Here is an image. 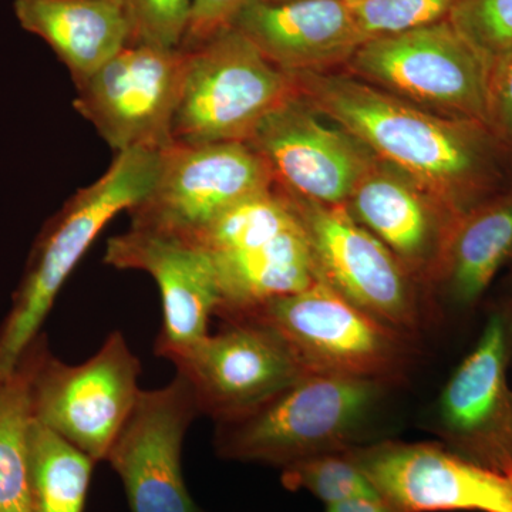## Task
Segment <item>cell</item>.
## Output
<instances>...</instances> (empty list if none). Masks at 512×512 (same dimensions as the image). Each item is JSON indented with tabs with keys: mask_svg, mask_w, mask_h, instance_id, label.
<instances>
[{
	"mask_svg": "<svg viewBox=\"0 0 512 512\" xmlns=\"http://www.w3.org/2000/svg\"><path fill=\"white\" fill-rule=\"evenodd\" d=\"M104 264L153 276L163 299L156 355L167 357L207 336L222 305L211 256L197 242L131 228L107 241Z\"/></svg>",
	"mask_w": 512,
	"mask_h": 512,
	"instance_id": "17",
	"label": "cell"
},
{
	"mask_svg": "<svg viewBox=\"0 0 512 512\" xmlns=\"http://www.w3.org/2000/svg\"><path fill=\"white\" fill-rule=\"evenodd\" d=\"M490 130L512 148V53L490 74Z\"/></svg>",
	"mask_w": 512,
	"mask_h": 512,
	"instance_id": "29",
	"label": "cell"
},
{
	"mask_svg": "<svg viewBox=\"0 0 512 512\" xmlns=\"http://www.w3.org/2000/svg\"><path fill=\"white\" fill-rule=\"evenodd\" d=\"M387 382L308 373L255 409L215 421L214 446L227 460L285 468L357 446Z\"/></svg>",
	"mask_w": 512,
	"mask_h": 512,
	"instance_id": "3",
	"label": "cell"
},
{
	"mask_svg": "<svg viewBox=\"0 0 512 512\" xmlns=\"http://www.w3.org/2000/svg\"><path fill=\"white\" fill-rule=\"evenodd\" d=\"M512 261V190L493 195L456 218L431 274L456 308L476 305Z\"/></svg>",
	"mask_w": 512,
	"mask_h": 512,
	"instance_id": "21",
	"label": "cell"
},
{
	"mask_svg": "<svg viewBox=\"0 0 512 512\" xmlns=\"http://www.w3.org/2000/svg\"><path fill=\"white\" fill-rule=\"evenodd\" d=\"M173 121L175 143H248L268 114L298 96L292 74L229 28L188 50Z\"/></svg>",
	"mask_w": 512,
	"mask_h": 512,
	"instance_id": "6",
	"label": "cell"
},
{
	"mask_svg": "<svg viewBox=\"0 0 512 512\" xmlns=\"http://www.w3.org/2000/svg\"><path fill=\"white\" fill-rule=\"evenodd\" d=\"M346 207L412 275L433 272L444 238L456 220L407 175L380 160L363 175Z\"/></svg>",
	"mask_w": 512,
	"mask_h": 512,
	"instance_id": "19",
	"label": "cell"
},
{
	"mask_svg": "<svg viewBox=\"0 0 512 512\" xmlns=\"http://www.w3.org/2000/svg\"><path fill=\"white\" fill-rule=\"evenodd\" d=\"M323 512H390L379 497H359L325 505Z\"/></svg>",
	"mask_w": 512,
	"mask_h": 512,
	"instance_id": "30",
	"label": "cell"
},
{
	"mask_svg": "<svg viewBox=\"0 0 512 512\" xmlns=\"http://www.w3.org/2000/svg\"><path fill=\"white\" fill-rule=\"evenodd\" d=\"M161 150L133 148L114 157L106 173L72 195L37 235L28 264L0 325V383L42 333L60 289L106 225L150 190Z\"/></svg>",
	"mask_w": 512,
	"mask_h": 512,
	"instance_id": "2",
	"label": "cell"
},
{
	"mask_svg": "<svg viewBox=\"0 0 512 512\" xmlns=\"http://www.w3.org/2000/svg\"><path fill=\"white\" fill-rule=\"evenodd\" d=\"M348 451L390 512H512V471L477 466L441 443L382 441Z\"/></svg>",
	"mask_w": 512,
	"mask_h": 512,
	"instance_id": "13",
	"label": "cell"
},
{
	"mask_svg": "<svg viewBox=\"0 0 512 512\" xmlns=\"http://www.w3.org/2000/svg\"><path fill=\"white\" fill-rule=\"evenodd\" d=\"M286 490H305L325 505L359 497H379L349 451L320 454L282 468Z\"/></svg>",
	"mask_w": 512,
	"mask_h": 512,
	"instance_id": "24",
	"label": "cell"
},
{
	"mask_svg": "<svg viewBox=\"0 0 512 512\" xmlns=\"http://www.w3.org/2000/svg\"><path fill=\"white\" fill-rule=\"evenodd\" d=\"M222 320L215 335L165 357L190 382L201 416L218 421L247 413L308 375L285 340L262 320Z\"/></svg>",
	"mask_w": 512,
	"mask_h": 512,
	"instance_id": "12",
	"label": "cell"
},
{
	"mask_svg": "<svg viewBox=\"0 0 512 512\" xmlns=\"http://www.w3.org/2000/svg\"><path fill=\"white\" fill-rule=\"evenodd\" d=\"M367 40L399 35L448 19L460 0H348Z\"/></svg>",
	"mask_w": 512,
	"mask_h": 512,
	"instance_id": "26",
	"label": "cell"
},
{
	"mask_svg": "<svg viewBox=\"0 0 512 512\" xmlns=\"http://www.w3.org/2000/svg\"><path fill=\"white\" fill-rule=\"evenodd\" d=\"M30 365L22 353L0 383V512H28Z\"/></svg>",
	"mask_w": 512,
	"mask_h": 512,
	"instance_id": "23",
	"label": "cell"
},
{
	"mask_svg": "<svg viewBox=\"0 0 512 512\" xmlns=\"http://www.w3.org/2000/svg\"><path fill=\"white\" fill-rule=\"evenodd\" d=\"M198 244L217 272L221 319L247 315L319 279L301 221L275 185L225 211Z\"/></svg>",
	"mask_w": 512,
	"mask_h": 512,
	"instance_id": "4",
	"label": "cell"
},
{
	"mask_svg": "<svg viewBox=\"0 0 512 512\" xmlns=\"http://www.w3.org/2000/svg\"><path fill=\"white\" fill-rule=\"evenodd\" d=\"M96 464L33 420L28 439V512H83Z\"/></svg>",
	"mask_w": 512,
	"mask_h": 512,
	"instance_id": "22",
	"label": "cell"
},
{
	"mask_svg": "<svg viewBox=\"0 0 512 512\" xmlns=\"http://www.w3.org/2000/svg\"><path fill=\"white\" fill-rule=\"evenodd\" d=\"M252 0H194L181 47L192 50L232 28L235 18Z\"/></svg>",
	"mask_w": 512,
	"mask_h": 512,
	"instance_id": "28",
	"label": "cell"
},
{
	"mask_svg": "<svg viewBox=\"0 0 512 512\" xmlns=\"http://www.w3.org/2000/svg\"><path fill=\"white\" fill-rule=\"evenodd\" d=\"M510 365L504 318L494 313L470 355L447 380L434 413V426L444 447L501 473L512 471Z\"/></svg>",
	"mask_w": 512,
	"mask_h": 512,
	"instance_id": "15",
	"label": "cell"
},
{
	"mask_svg": "<svg viewBox=\"0 0 512 512\" xmlns=\"http://www.w3.org/2000/svg\"><path fill=\"white\" fill-rule=\"evenodd\" d=\"M232 28L289 74L346 66L365 43L348 0H252Z\"/></svg>",
	"mask_w": 512,
	"mask_h": 512,
	"instance_id": "18",
	"label": "cell"
},
{
	"mask_svg": "<svg viewBox=\"0 0 512 512\" xmlns=\"http://www.w3.org/2000/svg\"><path fill=\"white\" fill-rule=\"evenodd\" d=\"M244 316L271 326L308 373L389 382L406 357L402 332L357 308L320 279Z\"/></svg>",
	"mask_w": 512,
	"mask_h": 512,
	"instance_id": "9",
	"label": "cell"
},
{
	"mask_svg": "<svg viewBox=\"0 0 512 512\" xmlns=\"http://www.w3.org/2000/svg\"><path fill=\"white\" fill-rule=\"evenodd\" d=\"M491 74L512 53V0H460L448 16Z\"/></svg>",
	"mask_w": 512,
	"mask_h": 512,
	"instance_id": "25",
	"label": "cell"
},
{
	"mask_svg": "<svg viewBox=\"0 0 512 512\" xmlns=\"http://www.w3.org/2000/svg\"><path fill=\"white\" fill-rule=\"evenodd\" d=\"M25 353L33 420L96 463L106 461L141 392L140 359L123 333L111 332L99 352L82 365H66L53 356L43 332Z\"/></svg>",
	"mask_w": 512,
	"mask_h": 512,
	"instance_id": "5",
	"label": "cell"
},
{
	"mask_svg": "<svg viewBox=\"0 0 512 512\" xmlns=\"http://www.w3.org/2000/svg\"><path fill=\"white\" fill-rule=\"evenodd\" d=\"M299 96L458 218L503 178V143L487 126L448 119L346 73L292 74Z\"/></svg>",
	"mask_w": 512,
	"mask_h": 512,
	"instance_id": "1",
	"label": "cell"
},
{
	"mask_svg": "<svg viewBox=\"0 0 512 512\" xmlns=\"http://www.w3.org/2000/svg\"><path fill=\"white\" fill-rule=\"evenodd\" d=\"M328 121L298 94L268 114L248 144L265 158L276 187L320 204L346 205L377 158Z\"/></svg>",
	"mask_w": 512,
	"mask_h": 512,
	"instance_id": "16",
	"label": "cell"
},
{
	"mask_svg": "<svg viewBox=\"0 0 512 512\" xmlns=\"http://www.w3.org/2000/svg\"><path fill=\"white\" fill-rule=\"evenodd\" d=\"M505 322V329H507L508 336V345H510V357H511V365H512V303L508 311L505 313H501Z\"/></svg>",
	"mask_w": 512,
	"mask_h": 512,
	"instance_id": "31",
	"label": "cell"
},
{
	"mask_svg": "<svg viewBox=\"0 0 512 512\" xmlns=\"http://www.w3.org/2000/svg\"><path fill=\"white\" fill-rule=\"evenodd\" d=\"M190 52L128 45L76 86L73 106L111 150H163L173 141V121Z\"/></svg>",
	"mask_w": 512,
	"mask_h": 512,
	"instance_id": "10",
	"label": "cell"
},
{
	"mask_svg": "<svg viewBox=\"0 0 512 512\" xmlns=\"http://www.w3.org/2000/svg\"><path fill=\"white\" fill-rule=\"evenodd\" d=\"M346 69L420 109L490 128V73L448 19L367 40Z\"/></svg>",
	"mask_w": 512,
	"mask_h": 512,
	"instance_id": "7",
	"label": "cell"
},
{
	"mask_svg": "<svg viewBox=\"0 0 512 512\" xmlns=\"http://www.w3.org/2000/svg\"><path fill=\"white\" fill-rule=\"evenodd\" d=\"M201 416L190 382L177 372L161 389L141 390L107 456L131 512H204L183 476V446Z\"/></svg>",
	"mask_w": 512,
	"mask_h": 512,
	"instance_id": "14",
	"label": "cell"
},
{
	"mask_svg": "<svg viewBox=\"0 0 512 512\" xmlns=\"http://www.w3.org/2000/svg\"><path fill=\"white\" fill-rule=\"evenodd\" d=\"M20 28L45 40L74 84L130 45L119 0H13Z\"/></svg>",
	"mask_w": 512,
	"mask_h": 512,
	"instance_id": "20",
	"label": "cell"
},
{
	"mask_svg": "<svg viewBox=\"0 0 512 512\" xmlns=\"http://www.w3.org/2000/svg\"><path fill=\"white\" fill-rule=\"evenodd\" d=\"M128 26L130 45L181 47L194 0H119Z\"/></svg>",
	"mask_w": 512,
	"mask_h": 512,
	"instance_id": "27",
	"label": "cell"
},
{
	"mask_svg": "<svg viewBox=\"0 0 512 512\" xmlns=\"http://www.w3.org/2000/svg\"><path fill=\"white\" fill-rule=\"evenodd\" d=\"M271 2H276V0H271Z\"/></svg>",
	"mask_w": 512,
	"mask_h": 512,
	"instance_id": "32",
	"label": "cell"
},
{
	"mask_svg": "<svg viewBox=\"0 0 512 512\" xmlns=\"http://www.w3.org/2000/svg\"><path fill=\"white\" fill-rule=\"evenodd\" d=\"M276 188L301 221L320 281L390 328H416L412 274L399 258L346 205L320 204Z\"/></svg>",
	"mask_w": 512,
	"mask_h": 512,
	"instance_id": "11",
	"label": "cell"
},
{
	"mask_svg": "<svg viewBox=\"0 0 512 512\" xmlns=\"http://www.w3.org/2000/svg\"><path fill=\"white\" fill-rule=\"evenodd\" d=\"M272 187L271 168L248 143L174 141L160 151L150 190L128 211L130 227L198 244L225 211Z\"/></svg>",
	"mask_w": 512,
	"mask_h": 512,
	"instance_id": "8",
	"label": "cell"
}]
</instances>
